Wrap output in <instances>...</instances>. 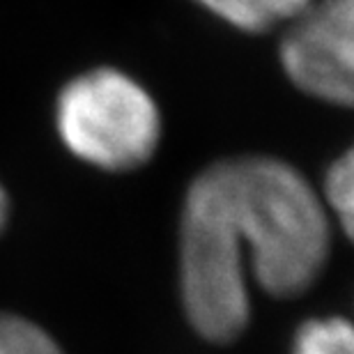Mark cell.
I'll return each mask as SVG.
<instances>
[{
    "instance_id": "6da1fadb",
    "label": "cell",
    "mask_w": 354,
    "mask_h": 354,
    "mask_svg": "<svg viewBox=\"0 0 354 354\" xmlns=\"http://www.w3.org/2000/svg\"><path fill=\"white\" fill-rule=\"evenodd\" d=\"M329 253V221L304 177L272 157H235L205 168L187 191L180 228V288L189 322L230 343L249 324L251 276L272 297H295Z\"/></svg>"
},
{
    "instance_id": "7a4b0ae2",
    "label": "cell",
    "mask_w": 354,
    "mask_h": 354,
    "mask_svg": "<svg viewBox=\"0 0 354 354\" xmlns=\"http://www.w3.org/2000/svg\"><path fill=\"white\" fill-rule=\"evenodd\" d=\"M55 122L74 157L113 173L147 164L161 136L154 99L131 76L109 67L62 88Z\"/></svg>"
},
{
    "instance_id": "3957f363",
    "label": "cell",
    "mask_w": 354,
    "mask_h": 354,
    "mask_svg": "<svg viewBox=\"0 0 354 354\" xmlns=\"http://www.w3.org/2000/svg\"><path fill=\"white\" fill-rule=\"evenodd\" d=\"M281 62L290 81L322 102L354 97V0H313L290 21Z\"/></svg>"
},
{
    "instance_id": "277c9868",
    "label": "cell",
    "mask_w": 354,
    "mask_h": 354,
    "mask_svg": "<svg viewBox=\"0 0 354 354\" xmlns=\"http://www.w3.org/2000/svg\"><path fill=\"white\" fill-rule=\"evenodd\" d=\"M225 24L246 32H265L288 24L313 0H196Z\"/></svg>"
},
{
    "instance_id": "5b68a950",
    "label": "cell",
    "mask_w": 354,
    "mask_h": 354,
    "mask_svg": "<svg viewBox=\"0 0 354 354\" xmlns=\"http://www.w3.org/2000/svg\"><path fill=\"white\" fill-rule=\"evenodd\" d=\"M292 354H354L352 324L343 317L310 320L297 331Z\"/></svg>"
},
{
    "instance_id": "8992f818",
    "label": "cell",
    "mask_w": 354,
    "mask_h": 354,
    "mask_svg": "<svg viewBox=\"0 0 354 354\" xmlns=\"http://www.w3.org/2000/svg\"><path fill=\"white\" fill-rule=\"evenodd\" d=\"M324 201L327 207L334 212L343 232L352 237L354 223V159L352 152H345L329 166L324 177Z\"/></svg>"
},
{
    "instance_id": "52a82bcc",
    "label": "cell",
    "mask_w": 354,
    "mask_h": 354,
    "mask_svg": "<svg viewBox=\"0 0 354 354\" xmlns=\"http://www.w3.org/2000/svg\"><path fill=\"white\" fill-rule=\"evenodd\" d=\"M0 354H62V350L35 322L0 313Z\"/></svg>"
},
{
    "instance_id": "ba28073f",
    "label": "cell",
    "mask_w": 354,
    "mask_h": 354,
    "mask_svg": "<svg viewBox=\"0 0 354 354\" xmlns=\"http://www.w3.org/2000/svg\"><path fill=\"white\" fill-rule=\"evenodd\" d=\"M5 218H7V196L3 187H0V230H3V225H5Z\"/></svg>"
}]
</instances>
